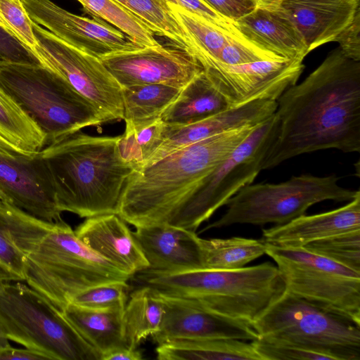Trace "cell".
Returning a JSON list of instances; mask_svg holds the SVG:
<instances>
[{"instance_id":"24","label":"cell","mask_w":360,"mask_h":360,"mask_svg":"<svg viewBox=\"0 0 360 360\" xmlns=\"http://www.w3.org/2000/svg\"><path fill=\"white\" fill-rule=\"evenodd\" d=\"M231 108L204 70L182 88L176 99L165 110L161 120L167 126L188 125Z\"/></svg>"},{"instance_id":"28","label":"cell","mask_w":360,"mask_h":360,"mask_svg":"<svg viewBox=\"0 0 360 360\" xmlns=\"http://www.w3.org/2000/svg\"><path fill=\"white\" fill-rule=\"evenodd\" d=\"M181 89L162 84L122 87L125 126L139 128L161 119Z\"/></svg>"},{"instance_id":"25","label":"cell","mask_w":360,"mask_h":360,"mask_svg":"<svg viewBox=\"0 0 360 360\" xmlns=\"http://www.w3.org/2000/svg\"><path fill=\"white\" fill-rule=\"evenodd\" d=\"M124 309H94L69 303L63 310L65 318L101 355L122 347Z\"/></svg>"},{"instance_id":"18","label":"cell","mask_w":360,"mask_h":360,"mask_svg":"<svg viewBox=\"0 0 360 360\" xmlns=\"http://www.w3.org/2000/svg\"><path fill=\"white\" fill-rule=\"evenodd\" d=\"M276 108V100L261 98L188 125L165 124L162 143L138 168L150 165L178 150L217 134L243 127L259 125L274 115Z\"/></svg>"},{"instance_id":"29","label":"cell","mask_w":360,"mask_h":360,"mask_svg":"<svg viewBox=\"0 0 360 360\" xmlns=\"http://www.w3.org/2000/svg\"><path fill=\"white\" fill-rule=\"evenodd\" d=\"M164 313V304L152 288L137 287L131 293L123 312L125 346L136 349L143 340L156 333Z\"/></svg>"},{"instance_id":"27","label":"cell","mask_w":360,"mask_h":360,"mask_svg":"<svg viewBox=\"0 0 360 360\" xmlns=\"http://www.w3.org/2000/svg\"><path fill=\"white\" fill-rule=\"evenodd\" d=\"M160 360H262L251 341L234 339L174 340L156 347Z\"/></svg>"},{"instance_id":"52","label":"cell","mask_w":360,"mask_h":360,"mask_svg":"<svg viewBox=\"0 0 360 360\" xmlns=\"http://www.w3.org/2000/svg\"><path fill=\"white\" fill-rule=\"evenodd\" d=\"M1 200H0V202H1Z\"/></svg>"},{"instance_id":"9","label":"cell","mask_w":360,"mask_h":360,"mask_svg":"<svg viewBox=\"0 0 360 360\" xmlns=\"http://www.w3.org/2000/svg\"><path fill=\"white\" fill-rule=\"evenodd\" d=\"M335 175L293 176L278 184H250L230 198L226 212L200 233L237 224L281 225L303 215L313 205L325 200L349 202L360 194L338 184Z\"/></svg>"},{"instance_id":"32","label":"cell","mask_w":360,"mask_h":360,"mask_svg":"<svg viewBox=\"0 0 360 360\" xmlns=\"http://www.w3.org/2000/svg\"><path fill=\"white\" fill-rule=\"evenodd\" d=\"M145 23L153 32L170 40L194 56L191 40L172 14L165 0H115Z\"/></svg>"},{"instance_id":"12","label":"cell","mask_w":360,"mask_h":360,"mask_svg":"<svg viewBox=\"0 0 360 360\" xmlns=\"http://www.w3.org/2000/svg\"><path fill=\"white\" fill-rule=\"evenodd\" d=\"M39 46L35 56L42 65L64 78L91 102L105 122L123 119L122 86L101 60L65 42L32 21Z\"/></svg>"},{"instance_id":"13","label":"cell","mask_w":360,"mask_h":360,"mask_svg":"<svg viewBox=\"0 0 360 360\" xmlns=\"http://www.w3.org/2000/svg\"><path fill=\"white\" fill-rule=\"evenodd\" d=\"M100 60L122 87L162 84L182 89L203 70L192 54L175 45L119 51Z\"/></svg>"},{"instance_id":"19","label":"cell","mask_w":360,"mask_h":360,"mask_svg":"<svg viewBox=\"0 0 360 360\" xmlns=\"http://www.w3.org/2000/svg\"><path fill=\"white\" fill-rule=\"evenodd\" d=\"M126 223L116 213L100 214L87 217L75 233L92 251L132 276L148 264Z\"/></svg>"},{"instance_id":"1","label":"cell","mask_w":360,"mask_h":360,"mask_svg":"<svg viewBox=\"0 0 360 360\" xmlns=\"http://www.w3.org/2000/svg\"><path fill=\"white\" fill-rule=\"evenodd\" d=\"M276 101V136L262 170L320 150L360 152V61L339 48Z\"/></svg>"},{"instance_id":"37","label":"cell","mask_w":360,"mask_h":360,"mask_svg":"<svg viewBox=\"0 0 360 360\" xmlns=\"http://www.w3.org/2000/svg\"><path fill=\"white\" fill-rule=\"evenodd\" d=\"M285 59L246 37L241 36L231 39L219 51L215 63L207 68L219 65H238L262 60Z\"/></svg>"},{"instance_id":"47","label":"cell","mask_w":360,"mask_h":360,"mask_svg":"<svg viewBox=\"0 0 360 360\" xmlns=\"http://www.w3.org/2000/svg\"><path fill=\"white\" fill-rule=\"evenodd\" d=\"M22 281L20 277L13 273L8 268L0 264V291L4 285L11 282Z\"/></svg>"},{"instance_id":"15","label":"cell","mask_w":360,"mask_h":360,"mask_svg":"<svg viewBox=\"0 0 360 360\" xmlns=\"http://www.w3.org/2000/svg\"><path fill=\"white\" fill-rule=\"evenodd\" d=\"M30 19L68 44L101 58L141 46L104 20L72 13L51 0H20Z\"/></svg>"},{"instance_id":"46","label":"cell","mask_w":360,"mask_h":360,"mask_svg":"<svg viewBox=\"0 0 360 360\" xmlns=\"http://www.w3.org/2000/svg\"><path fill=\"white\" fill-rule=\"evenodd\" d=\"M143 354L137 349L122 347L114 349L101 357V360H141Z\"/></svg>"},{"instance_id":"16","label":"cell","mask_w":360,"mask_h":360,"mask_svg":"<svg viewBox=\"0 0 360 360\" xmlns=\"http://www.w3.org/2000/svg\"><path fill=\"white\" fill-rule=\"evenodd\" d=\"M155 292L165 307L160 328L151 335L158 345L174 340L259 338L248 322L219 314L192 298Z\"/></svg>"},{"instance_id":"51","label":"cell","mask_w":360,"mask_h":360,"mask_svg":"<svg viewBox=\"0 0 360 360\" xmlns=\"http://www.w3.org/2000/svg\"><path fill=\"white\" fill-rule=\"evenodd\" d=\"M0 200L7 201L6 198H5V196L1 191H0Z\"/></svg>"},{"instance_id":"39","label":"cell","mask_w":360,"mask_h":360,"mask_svg":"<svg viewBox=\"0 0 360 360\" xmlns=\"http://www.w3.org/2000/svg\"><path fill=\"white\" fill-rule=\"evenodd\" d=\"M251 342L262 360H330L328 356L319 352L262 338Z\"/></svg>"},{"instance_id":"22","label":"cell","mask_w":360,"mask_h":360,"mask_svg":"<svg viewBox=\"0 0 360 360\" xmlns=\"http://www.w3.org/2000/svg\"><path fill=\"white\" fill-rule=\"evenodd\" d=\"M360 229V194L346 205L319 214L301 215L290 221L262 230L268 244L302 248L309 243Z\"/></svg>"},{"instance_id":"48","label":"cell","mask_w":360,"mask_h":360,"mask_svg":"<svg viewBox=\"0 0 360 360\" xmlns=\"http://www.w3.org/2000/svg\"><path fill=\"white\" fill-rule=\"evenodd\" d=\"M256 8L267 10H278L281 8L282 0H250Z\"/></svg>"},{"instance_id":"35","label":"cell","mask_w":360,"mask_h":360,"mask_svg":"<svg viewBox=\"0 0 360 360\" xmlns=\"http://www.w3.org/2000/svg\"><path fill=\"white\" fill-rule=\"evenodd\" d=\"M302 248L360 272V229L313 241Z\"/></svg>"},{"instance_id":"26","label":"cell","mask_w":360,"mask_h":360,"mask_svg":"<svg viewBox=\"0 0 360 360\" xmlns=\"http://www.w3.org/2000/svg\"><path fill=\"white\" fill-rule=\"evenodd\" d=\"M45 146V136L37 124L0 88V150L30 155Z\"/></svg>"},{"instance_id":"10","label":"cell","mask_w":360,"mask_h":360,"mask_svg":"<svg viewBox=\"0 0 360 360\" xmlns=\"http://www.w3.org/2000/svg\"><path fill=\"white\" fill-rule=\"evenodd\" d=\"M286 292L360 326V272L304 248L266 243Z\"/></svg>"},{"instance_id":"41","label":"cell","mask_w":360,"mask_h":360,"mask_svg":"<svg viewBox=\"0 0 360 360\" xmlns=\"http://www.w3.org/2000/svg\"><path fill=\"white\" fill-rule=\"evenodd\" d=\"M8 63L41 65L30 49L0 27V65Z\"/></svg>"},{"instance_id":"8","label":"cell","mask_w":360,"mask_h":360,"mask_svg":"<svg viewBox=\"0 0 360 360\" xmlns=\"http://www.w3.org/2000/svg\"><path fill=\"white\" fill-rule=\"evenodd\" d=\"M259 338L328 356L360 360V326L290 292L252 323Z\"/></svg>"},{"instance_id":"44","label":"cell","mask_w":360,"mask_h":360,"mask_svg":"<svg viewBox=\"0 0 360 360\" xmlns=\"http://www.w3.org/2000/svg\"><path fill=\"white\" fill-rule=\"evenodd\" d=\"M221 15L236 21L256 7L250 0H204Z\"/></svg>"},{"instance_id":"6","label":"cell","mask_w":360,"mask_h":360,"mask_svg":"<svg viewBox=\"0 0 360 360\" xmlns=\"http://www.w3.org/2000/svg\"><path fill=\"white\" fill-rule=\"evenodd\" d=\"M0 88L33 120L46 146L105 121L60 75L42 65H0Z\"/></svg>"},{"instance_id":"49","label":"cell","mask_w":360,"mask_h":360,"mask_svg":"<svg viewBox=\"0 0 360 360\" xmlns=\"http://www.w3.org/2000/svg\"><path fill=\"white\" fill-rule=\"evenodd\" d=\"M0 27H1L3 29H4L5 30H6L8 32H9L10 34H13V36H15L11 30V29L9 27L8 25L7 24V22L5 21V20L4 19L3 16L1 15V14L0 13Z\"/></svg>"},{"instance_id":"20","label":"cell","mask_w":360,"mask_h":360,"mask_svg":"<svg viewBox=\"0 0 360 360\" xmlns=\"http://www.w3.org/2000/svg\"><path fill=\"white\" fill-rule=\"evenodd\" d=\"M359 0H282L280 9L297 27L309 53L340 33L360 11Z\"/></svg>"},{"instance_id":"3","label":"cell","mask_w":360,"mask_h":360,"mask_svg":"<svg viewBox=\"0 0 360 360\" xmlns=\"http://www.w3.org/2000/svg\"><path fill=\"white\" fill-rule=\"evenodd\" d=\"M258 126L217 134L134 169L125 181L116 214L134 227L169 226L200 181Z\"/></svg>"},{"instance_id":"7","label":"cell","mask_w":360,"mask_h":360,"mask_svg":"<svg viewBox=\"0 0 360 360\" xmlns=\"http://www.w3.org/2000/svg\"><path fill=\"white\" fill-rule=\"evenodd\" d=\"M0 329L8 340L50 360H101L62 311L22 281L8 283L0 291Z\"/></svg>"},{"instance_id":"30","label":"cell","mask_w":360,"mask_h":360,"mask_svg":"<svg viewBox=\"0 0 360 360\" xmlns=\"http://www.w3.org/2000/svg\"><path fill=\"white\" fill-rule=\"evenodd\" d=\"M203 269L231 270L244 267L265 254L266 243L261 239L233 237L199 238Z\"/></svg>"},{"instance_id":"2","label":"cell","mask_w":360,"mask_h":360,"mask_svg":"<svg viewBox=\"0 0 360 360\" xmlns=\"http://www.w3.org/2000/svg\"><path fill=\"white\" fill-rule=\"evenodd\" d=\"M0 223L23 255V281L60 311L86 288L131 278L88 248L63 219L47 221L1 200Z\"/></svg>"},{"instance_id":"23","label":"cell","mask_w":360,"mask_h":360,"mask_svg":"<svg viewBox=\"0 0 360 360\" xmlns=\"http://www.w3.org/2000/svg\"><path fill=\"white\" fill-rule=\"evenodd\" d=\"M236 22L245 37L283 58H304L309 53L301 34L280 8H255Z\"/></svg>"},{"instance_id":"5","label":"cell","mask_w":360,"mask_h":360,"mask_svg":"<svg viewBox=\"0 0 360 360\" xmlns=\"http://www.w3.org/2000/svg\"><path fill=\"white\" fill-rule=\"evenodd\" d=\"M131 278L136 287L192 298L219 314L250 324L286 291L277 266L270 262L231 270L158 272L146 269Z\"/></svg>"},{"instance_id":"17","label":"cell","mask_w":360,"mask_h":360,"mask_svg":"<svg viewBox=\"0 0 360 360\" xmlns=\"http://www.w3.org/2000/svg\"><path fill=\"white\" fill-rule=\"evenodd\" d=\"M0 191L8 202L37 218L50 222L62 220L41 151L25 155L0 150Z\"/></svg>"},{"instance_id":"11","label":"cell","mask_w":360,"mask_h":360,"mask_svg":"<svg viewBox=\"0 0 360 360\" xmlns=\"http://www.w3.org/2000/svg\"><path fill=\"white\" fill-rule=\"evenodd\" d=\"M276 129L274 113L200 181L169 226L195 232L240 189L252 184L262 170L264 158Z\"/></svg>"},{"instance_id":"34","label":"cell","mask_w":360,"mask_h":360,"mask_svg":"<svg viewBox=\"0 0 360 360\" xmlns=\"http://www.w3.org/2000/svg\"><path fill=\"white\" fill-rule=\"evenodd\" d=\"M165 126L161 119L139 128L125 126L118 140L121 157L134 169L141 167L162 143Z\"/></svg>"},{"instance_id":"36","label":"cell","mask_w":360,"mask_h":360,"mask_svg":"<svg viewBox=\"0 0 360 360\" xmlns=\"http://www.w3.org/2000/svg\"><path fill=\"white\" fill-rule=\"evenodd\" d=\"M129 285L127 282H110L86 288L75 294L70 303L94 309H124Z\"/></svg>"},{"instance_id":"38","label":"cell","mask_w":360,"mask_h":360,"mask_svg":"<svg viewBox=\"0 0 360 360\" xmlns=\"http://www.w3.org/2000/svg\"><path fill=\"white\" fill-rule=\"evenodd\" d=\"M0 13L15 37L35 56L39 46L34 33L32 20L20 0H0Z\"/></svg>"},{"instance_id":"45","label":"cell","mask_w":360,"mask_h":360,"mask_svg":"<svg viewBox=\"0 0 360 360\" xmlns=\"http://www.w3.org/2000/svg\"><path fill=\"white\" fill-rule=\"evenodd\" d=\"M0 360H50L44 354L27 348L20 349L9 343L0 345Z\"/></svg>"},{"instance_id":"4","label":"cell","mask_w":360,"mask_h":360,"mask_svg":"<svg viewBox=\"0 0 360 360\" xmlns=\"http://www.w3.org/2000/svg\"><path fill=\"white\" fill-rule=\"evenodd\" d=\"M118 136L79 131L41 150L63 212L79 217L117 213L125 181L134 167L120 155Z\"/></svg>"},{"instance_id":"53","label":"cell","mask_w":360,"mask_h":360,"mask_svg":"<svg viewBox=\"0 0 360 360\" xmlns=\"http://www.w3.org/2000/svg\"><path fill=\"white\" fill-rule=\"evenodd\" d=\"M1 264V263H0Z\"/></svg>"},{"instance_id":"14","label":"cell","mask_w":360,"mask_h":360,"mask_svg":"<svg viewBox=\"0 0 360 360\" xmlns=\"http://www.w3.org/2000/svg\"><path fill=\"white\" fill-rule=\"evenodd\" d=\"M303 60H262L203 70L231 108L261 98L277 101L284 91L297 83L304 68Z\"/></svg>"},{"instance_id":"43","label":"cell","mask_w":360,"mask_h":360,"mask_svg":"<svg viewBox=\"0 0 360 360\" xmlns=\"http://www.w3.org/2000/svg\"><path fill=\"white\" fill-rule=\"evenodd\" d=\"M335 41L339 44L338 48L346 57L360 61V11Z\"/></svg>"},{"instance_id":"42","label":"cell","mask_w":360,"mask_h":360,"mask_svg":"<svg viewBox=\"0 0 360 360\" xmlns=\"http://www.w3.org/2000/svg\"><path fill=\"white\" fill-rule=\"evenodd\" d=\"M0 263L23 281V255L16 247L5 227L0 223Z\"/></svg>"},{"instance_id":"31","label":"cell","mask_w":360,"mask_h":360,"mask_svg":"<svg viewBox=\"0 0 360 360\" xmlns=\"http://www.w3.org/2000/svg\"><path fill=\"white\" fill-rule=\"evenodd\" d=\"M167 3L172 14L191 40L194 57L203 69L215 63L219 51L231 39L244 36L226 32L184 8Z\"/></svg>"},{"instance_id":"33","label":"cell","mask_w":360,"mask_h":360,"mask_svg":"<svg viewBox=\"0 0 360 360\" xmlns=\"http://www.w3.org/2000/svg\"><path fill=\"white\" fill-rule=\"evenodd\" d=\"M94 18L101 19L125 34L141 47L160 44L154 32L139 18L115 0H77Z\"/></svg>"},{"instance_id":"40","label":"cell","mask_w":360,"mask_h":360,"mask_svg":"<svg viewBox=\"0 0 360 360\" xmlns=\"http://www.w3.org/2000/svg\"><path fill=\"white\" fill-rule=\"evenodd\" d=\"M203 18L217 27L232 34H243L236 22L221 15L204 0H165Z\"/></svg>"},{"instance_id":"21","label":"cell","mask_w":360,"mask_h":360,"mask_svg":"<svg viewBox=\"0 0 360 360\" xmlns=\"http://www.w3.org/2000/svg\"><path fill=\"white\" fill-rule=\"evenodd\" d=\"M149 270L175 272L202 269L199 236L195 232L169 225L135 227L132 232Z\"/></svg>"},{"instance_id":"50","label":"cell","mask_w":360,"mask_h":360,"mask_svg":"<svg viewBox=\"0 0 360 360\" xmlns=\"http://www.w3.org/2000/svg\"><path fill=\"white\" fill-rule=\"evenodd\" d=\"M8 340L4 337L0 329V345H4L8 343Z\"/></svg>"}]
</instances>
